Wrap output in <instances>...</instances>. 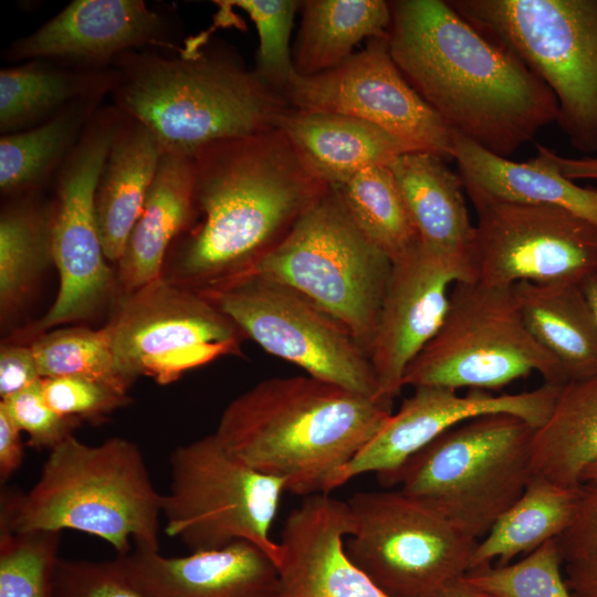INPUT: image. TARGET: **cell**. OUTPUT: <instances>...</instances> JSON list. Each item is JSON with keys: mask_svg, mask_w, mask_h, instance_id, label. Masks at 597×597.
Listing matches in <instances>:
<instances>
[{"mask_svg": "<svg viewBox=\"0 0 597 597\" xmlns=\"http://www.w3.org/2000/svg\"><path fill=\"white\" fill-rule=\"evenodd\" d=\"M389 53L450 129L509 158L556 122L552 90L510 49L448 1H390Z\"/></svg>", "mask_w": 597, "mask_h": 597, "instance_id": "obj_1", "label": "cell"}, {"mask_svg": "<svg viewBox=\"0 0 597 597\" xmlns=\"http://www.w3.org/2000/svg\"><path fill=\"white\" fill-rule=\"evenodd\" d=\"M193 161L195 217L170 280L197 291L250 274L329 188L279 128L211 143Z\"/></svg>", "mask_w": 597, "mask_h": 597, "instance_id": "obj_2", "label": "cell"}, {"mask_svg": "<svg viewBox=\"0 0 597 597\" xmlns=\"http://www.w3.org/2000/svg\"><path fill=\"white\" fill-rule=\"evenodd\" d=\"M391 413L389 402L308 375L273 377L235 397L213 433L232 457L305 498L335 490Z\"/></svg>", "mask_w": 597, "mask_h": 597, "instance_id": "obj_3", "label": "cell"}, {"mask_svg": "<svg viewBox=\"0 0 597 597\" xmlns=\"http://www.w3.org/2000/svg\"><path fill=\"white\" fill-rule=\"evenodd\" d=\"M114 67V106L149 128L165 153L193 156L214 142L274 129L291 109L254 70L213 50L133 51Z\"/></svg>", "mask_w": 597, "mask_h": 597, "instance_id": "obj_4", "label": "cell"}, {"mask_svg": "<svg viewBox=\"0 0 597 597\" xmlns=\"http://www.w3.org/2000/svg\"><path fill=\"white\" fill-rule=\"evenodd\" d=\"M160 494L138 446L114 437L90 446L73 434L54 449L33 486L1 493L0 528L72 530L108 543L117 555L159 551Z\"/></svg>", "mask_w": 597, "mask_h": 597, "instance_id": "obj_5", "label": "cell"}, {"mask_svg": "<svg viewBox=\"0 0 597 597\" xmlns=\"http://www.w3.org/2000/svg\"><path fill=\"white\" fill-rule=\"evenodd\" d=\"M535 428L509 413L469 419L413 454L385 486L437 512L479 541L532 478Z\"/></svg>", "mask_w": 597, "mask_h": 597, "instance_id": "obj_6", "label": "cell"}, {"mask_svg": "<svg viewBox=\"0 0 597 597\" xmlns=\"http://www.w3.org/2000/svg\"><path fill=\"white\" fill-rule=\"evenodd\" d=\"M554 93L556 123L580 153L597 151V0H452Z\"/></svg>", "mask_w": 597, "mask_h": 597, "instance_id": "obj_7", "label": "cell"}, {"mask_svg": "<svg viewBox=\"0 0 597 597\" xmlns=\"http://www.w3.org/2000/svg\"><path fill=\"white\" fill-rule=\"evenodd\" d=\"M391 266L390 258L364 234L329 186L250 274L291 286L314 301L369 355Z\"/></svg>", "mask_w": 597, "mask_h": 597, "instance_id": "obj_8", "label": "cell"}, {"mask_svg": "<svg viewBox=\"0 0 597 597\" xmlns=\"http://www.w3.org/2000/svg\"><path fill=\"white\" fill-rule=\"evenodd\" d=\"M563 386L558 362L528 331L513 286L453 284L441 326L408 366L404 386L492 391L530 374Z\"/></svg>", "mask_w": 597, "mask_h": 597, "instance_id": "obj_9", "label": "cell"}, {"mask_svg": "<svg viewBox=\"0 0 597 597\" xmlns=\"http://www.w3.org/2000/svg\"><path fill=\"white\" fill-rule=\"evenodd\" d=\"M170 483L163 494L165 532L190 552L239 540L265 552L277 566L281 545L270 531L285 482L232 457L210 433L171 451Z\"/></svg>", "mask_w": 597, "mask_h": 597, "instance_id": "obj_10", "label": "cell"}, {"mask_svg": "<svg viewBox=\"0 0 597 597\" xmlns=\"http://www.w3.org/2000/svg\"><path fill=\"white\" fill-rule=\"evenodd\" d=\"M346 503V554L389 597H436L469 570L478 541L401 491L357 492Z\"/></svg>", "mask_w": 597, "mask_h": 597, "instance_id": "obj_11", "label": "cell"}, {"mask_svg": "<svg viewBox=\"0 0 597 597\" xmlns=\"http://www.w3.org/2000/svg\"><path fill=\"white\" fill-rule=\"evenodd\" d=\"M106 327L117 374L129 386L140 376L160 385L222 356L244 336L201 292L159 279L123 293Z\"/></svg>", "mask_w": 597, "mask_h": 597, "instance_id": "obj_12", "label": "cell"}, {"mask_svg": "<svg viewBox=\"0 0 597 597\" xmlns=\"http://www.w3.org/2000/svg\"><path fill=\"white\" fill-rule=\"evenodd\" d=\"M199 292L269 354L308 376L388 402L380 396L367 352L343 323L298 291L249 274Z\"/></svg>", "mask_w": 597, "mask_h": 597, "instance_id": "obj_13", "label": "cell"}, {"mask_svg": "<svg viewBox=\"0 0 597 597\" xmlns=\"http://www.w3.org/2000/svg\"><path fill=\"white\" fill-rule=\"evenodd\" d=\"M119 122L113 106L98 108L55 175L53 263L60 284L36 332L91 317L118 284L103 250L95 191Z\"/></svg>", "mask_w": 597, "mask_h": 597, "instance_id": "obj_14", "label": "cell"}, {"mask_svg": "<svg viewBox=\"0 0 597 597\" xmlns=\"http://www.w3.org/2000/svg\"><path fill=\"white\" fill-rule=\"evenodd\" d=\"M468 196L478 214L471 250L475 281L499 287L580 283L597 271V226L589 220L557 206Z\"/></svg>", "mask_w": 597, "mask_h": 597, "instance_id": "obj_15", "label": "cell"}, {"mask_svg": "<svg viewBox=\"0 0 597 597\" xmlns=\"http://www.w3.org/2000/svg\"><path fill=\"white\" fill-rule=\"evenodd\" d=\"M283 95L293 109L354 116L419 150L452 158L453 132L400 73L387 34L369 39L335 69L312 76L296 74Z\"/></svg>", "mask_w": 597, "mask_h": 597, "instance_id": "obj_16", "label": "cell"}, {"mask_svg": "<svg viewBox=\"0 0 597 597\" xmlns=\"http://www.w3.org/2000/svg\"><path fill=\"white\" fill-rule=\"evenodd\" d=\"M475 281L471 261L434 252L420 241L392 261L369 352L380 396L400 394L406 370L446 316L451 286Z\"/></svg>", "mask_w": 597, "mask_h": 597, "instance_id": "obj_17", "label": "cell"}, {"mask_svg": "<svg viewBox=\"0 0 597 597\" xmlns=\"http://www.w3.org/2000/svg\"><path fill=\"white\" fill-rule=\"evenodd\" d=\"M562 386L543 384L540 388L493 395L471 389L459 395L454 389L418 386L398 411L391 413L379 431L339 472L335 488L350 479L373 472L386 485L390 478L417 452L444 431L475 417L509 413L522 418L535 429L553 410Z\"/></svg>", "mask_w": 597, "mask_h": 597, "instance_id": "obj_18", "label": "cell"}, {"mask_svg": "<svg viewBox=\"0 0 597 597\" xmlns=\"http://www.w3.org/2000/svg\"><path fill=\"white\" fill-rule=\"evenodd\" d=\"M179 52L168 20L144 0H74L4 51L8 61L51 60L105 70L124 54L153 48Z\"/></svg>", "mask_w": 597, "mask_h": 597, "instance_id": "obj_19", "label": "cell"}, {"mask_svg": "<svg viewBox=\"0 0 597 597\" xmlns=\"http://www.w3.org/2000/svg\"><path fill=\"white\" fill-rule=\"evenodd\" d=\"M350 532L346 501L305 496L284 523L275 597H389L348 558Z\"/></svg>", "mask_w": 597, "mask_h": 597, "instance_id": "obj_20", "label": "cell"}, {"mask_svg": "<svg viewBox=\"0 0 597 597\" xmlns=\"http://www.w3.org/2000/svg\"><path fill=\"white\" fill-rule=\"evenodd\" d=\"M116 558L147 597H275L279 586L275 563L245 540L184 556L135 547Z\"/></svg>", "mask_w": 597, "mask_h": 597, "instance_id": "obj_21", "label": "cell"}, {"mask_svg": "<svg viewBox=\"0 0 597 597\" xmlns=\"http://www.w3.org/2000/svg\"><path fill=\"white\" fill-rule=\"evenodd\" d=\"M276 128L306 168L331 187L419 150L371 123L337 113L291 108L279 118Z\"/></svg>", "mask_w": 597, "mask_h": 597, "instance_id": "obj_22", "label": "cell"}, {"mask_svg": "<svg viewBox=\"0 0 597 597\" xmlns=\"http://www.w3.org/2000/svg\"><path fill=\"white\" fill-rule=\"evenodd\" d=\"M535 158L516 163L498 156L453 132L452 158L468 195L568 209L597 226V189L584 188L564 177L548 148L536 146Z\"/></svg>", "mask_w": 597, "mask_h": 597, "instance_id": "obj_23", "label": "cell"}, {"mask_svg": "<svg viewBox=\"0 0 597 597\" xmlns=\"http://www.w3.org/2000/svg\"><path fill=\"white\" fill-rule=\"evenodd\" d=\"M193 156L164 153L117 263V281L123 293L163 276L164 260L172 242L193 220Z\"/></svg>", "mask_w": 597, "mask_h": 597, "instance_id": "obj_24", "label": "cell"}, {"mask_svg": "<svg viewBox=\"0 0 597 597\" xmlns=\"http://www.w3.org/2000/svg\"><path fill=\"white\" fill-rule=\"evenodd\" d=\"M165 150L139 121L122 113L95 191V216L105 256L121 260Z\"/></svg>", "mask_w": 597, "mask_h": 597, "instance_id": "obj_25", "label": "cell"}, {"mask_svg": "<svg viewBox=\"0 0 597 597\" xmlns=\"http://www.w3.org/2000/svg\"><path fill=\"white\" fill-rule=\"evenodd\" d=\"M388 168L420 242L434 252L471 261L475 226L460 175L451 171L442 157L427 150L401 154Z\"/></svg>", "mask_w": 597, "mask_h": 597, "instance_id": "obj_26", "label": "cell"}, {"mask_svg": "<svg viewBox=\"0 0 597 597\" xmlns=\"http://www.w3.org/2000/svg\"><path fill=\"white\" fill-rule=\"evenodd\" d=\"M513 291L528 331L567 383L596 376L597 325L580 283L520 282Z\"/></svg>", "mask_w": 597, "mask_h": 597, "instance_id": "obj_27", "label": "cell"}, {"mask_svg": "<svg viewBox=\"0 0 597 597\" xmlns=\"http://www.w3.org/2000/svg\"><path fill=\"white\" fill-rule=\"evenodd\" d=\"M117 70H81L51 60H31L0 71L2 135L31 128L88 97L111 94Z\"/></svg>", "mask_w": 597, "mask_h": 597, "instance_id": "obj_28", "label": "cell"}, {"mask_svg": "<svg viewBox=\"0 0 597 597\" xmlns=\"http://www.w3.org/2000/svg\"><path fill=\"white\" fill-rule=\"evenodd\" d=\"M597 463V375L562 386L552 412L531 443L532 475L558 485L583 484Z\"/></svg>", "mask_w": 597, "mask_h": 597, "instance_id": "obj_29", "label": "cell"}, {"mask_svg": "<svg viewBox=\"0 0 597 597\" xmlns=\"http://www.w3.org/2000/svg\"><path fill=\"white\" fill-rule=\"evenodd\" d=\"M302 19L293 50L298 76L335 69L353 54L364 39L387 34L391 21L389 2L383 0L302 1Z\"/></svg>", "mask_w": 597, "mask_h": 597, "instance_id": "obj_30", "label": "cell"}, {"mask_svg": "<svg viewBox=\"0 0 597 597\" xmlns=\"http://www.w3.org/2000/svg\"><path fill=\"white\" fill-rule=\"evenodd\" d=\"M40 190L9 197L0 214V313L2 321L28 300L53 263L54 200Z\"/></svg>", "mask_w": 597, "mask_h": 597, "instance_id": "obj_31", "label": "cell"}, {"mask_svg": "<svg viewBox=\"0 0 597 597\" xmlns=\"http://www.w3.org/2000/svg\"><path fill=\"white\" fill-rule=\"evenodd\" d=\"M579 486L567 488L532 475L522 495L476 542L469 569L494 559L506 565L557 538L572 522Z\"/></svg>", "mask_w": 597, "mask_h": 597, "instance_id": "obj_32", "label": "cell"}, {"mask_svg": "<svg viewBox=\"0 0 597 597\" xmlns=\"http://www.w3.org/2000/svg\"><path fill=\"white\" fill-rule=\"evenodd\" d=\"M104 96L76 101L49 119L0 138V190L9 198L41 189L78 142Z\"/></svg>", "mask_w": 597, "mask_h": 597, "instance_id": "obj_33", "label": "cell"}, {"mask_svg": "<svg viewBox=\"0 0 597 597\" xmlns=\"http://www.w3.org/2000/svg\"><path fill=\"white\" fill-rule=\"evenodd\" d=\"M333 188L364 234L391 261L420 241L388 166L366 169Z\"/></svg>", "mask_w": 597, "mask_h": 597, "instance_id": "obj_34", "label": "cell"}, {"mask_svg": "<svg viewBox=\"0 0 597 597\" xmlns=\"http://www.w3.org/2000/svg\"><path fill=\"white\" fill-rule=\"evenodd\" d=\"M30 346L42 378L81 377L128 392L130 386L116 371L106 326L59 328L41 334Z\"/></svg>", "mask_w": 597, "mask_h": 597, "instance_id": "obj_35", "label": "cell"}, {"mask_svg": "<svg viewBox=\"0 0 597 597\" xmlns=\"http://www.w3.org/2000/svg\"><path fill=\"white\" fill-rule=\"evenodd\" d=\"M62 532L0 528V597H52Z\"/></svg>", "mask_w": 597, "mask_h": 597, "instance_id": "obj_36", "label": "cell"}, {"mask_svg": "<svg viewBox=\"0 0 597 597\" xmlns=\"http://www.w3.org/2000/svg\"><path fill=\"white\" fill-rule=\"evenodd\" d=\"M563 558L555 540L513 564L469 569L464 578L495 597H574L563 579Z\"/></svg>", "mask_w": 597, "mask_h": 597, "instance_id": "obj_37", "label": "cell"}, {"mask_svg": "<svg viewBox=\"0 0 597 597\" xmlns=\"http://www.w3.org/2000/svg\"><path fill=\"white\" fill-rule=\"evenodd\" d=\"M224 4L243 10L254 22L259 35L255 73L283 93L296 75L290 36L300 1L232 0Z\"/></svg>", "mask_w": 597, "mask_h": 597, "instance_id": "obj_38", "label": "cell"}, {"mask_svg": "<svg viewBox=\"0 0 597 597\" xmlns=\"http://www.w3.org/2000/svg\"><path fill=\"white\" fill-rule=\"evenodd\" d=\"M48 405L59 415L77 421H100L128 404L126 392L106 384L81 377L42 378Z\"/></svg>", "mask_w": 597, "mask_h": 597, "instance_id": "obj_39", "label": "cell"}, {"mask_svg": "<svg viewBox=\"0 0 597 597\" xmlns=\"http://www.w3.org/2000/svg\"><path fill=\"white\" fill-rule=\"evenodd\" d=\"M52 597H147L138 589L121 562L60 558Z\"/></svg>", "mask_w": 597, "mask_h": 597, "instance_id": "obj_40", "label": "cell"}, {"mask_svg": "<svg viewBox=\"0 0 597 597\" xmlns=\"http://www.w3.org/2000/svg\"><path fill=\"white\" fill-rule=\"evenodd\" d=\"M19 429L28 434V444L51 451L69 436L80 421L55 412L45 401L41 380L0 401Z\"/></svg>", "mask_w": 597, "mask_h": 597, "instance_id": "obj_41", "label": "cell"}, {"mask_svg": "<svg viewBox=\"0 0 597 597\" xmlns=\"http://www.w3.org/2000/svg\"><path fill=\"white\" fill-rule=\"evenodd\" d=\"M555 541L566 562L597 553V482H585L579 486L572 522Z\"/></svg>", "mask_w": 597, "mask_h": 597, "instance_id": "obj_42", "label": "cell"}, {"mask_svg": "<svg viewBox=\"0 0 597 597\" xmlns=\"http://www.w3.org/2000/svg\"><path fill=\"white\" fill-rule=\"evenodd\" d=\"M42 377L31 346L2 345L0 349V397L6 399L34 385Z\"/></svg>", "mask_w": 597, "mask_h": 597, "instance_id": "obj_43", "label": "cell"}, {"mask_svg": "<svg viewBox=\"0 0 597 597\" xmlns=\"http://www.w3.org/2000/svg\"><path fill=\"white\" fill-rule=\"evenodd\" d=\"M21 430L0 406V480L6 482L22 464Z\"/></svg>", "mask_w": 597, "mask_h": 597, "instance_id": "obj_44", "label": "cell"}, {"mask_svg": "<svg viewBox=\"0 0 597 597\" xmlns=\"http://www.w3.org/2000/svg\"><path fill=\"white\" fill-rule=\"evenodd\" d=\"M567 563L573 596L597 597V553Z\"/></svg>", "mask_w": 597, "mask_h": 597, "instance_id": "obj_45", "label": "cell"}, {"mask_svg": "<svg viewBox=\"0 0 597 597\" xmlns=\"http://www.w3.org/2000/svg\"><path fill=\"white\" fill-rule=\"evenodd\" d=\"M548 154L561 174L567 179H597V157L565 158L551 149Z\"/></svg>", "mask_w": 597, "mask_h": 597, "instance_id": "obj_46", "label": "cell"}, {"mask_svg": "<svg viewBox=\"0 0 597 597\" xmlns=\"http://www.w3.org/2000/svg\"><path fill=\"white\" fill-rule=\"evenodd\" d=\"M436 597H495L473 585H471L464 575L448 582L437 594Z\"/></svg>", "mask_w": 597, "mask_h": 597, "instance_id": "obj_47", "label": "cell"}, {"mask_svg": "<svg viewBox=\"0 0 597 597\" xmlns=\"http://www.w3.org/2000/svg\"><path fill=\"white\" fill-rule=\"evenodd\" d=\"M580 287L597 325V271L586 276Z\"/></svg>", "mask_w": 597, "mask_h": 597, "instance_id": "obj_48", "label": "cell"}, {"mask_svg": "<svg viewBox=\"0 0 597 597\" xmlns=\"http://www.w3.org/2000/svg\"><path fill=\"white\" fill-rule=\"evenodd\" d=\"M585 482H597V463L590 465L583 476V483Z\"/></svg>", "mask_w": 597, "mask_h": 597, "instance_id": "obj_49", "label": "cell"}]
</instances>
